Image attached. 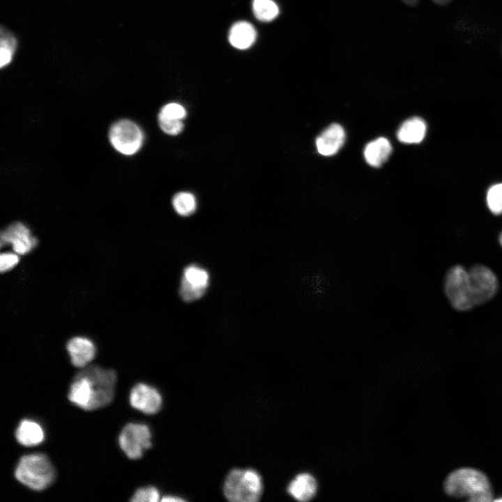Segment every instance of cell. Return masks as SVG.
I'll return each instance as SVG.
<instances>
[{"label": "cell", "mask_w": 502, "mask_h": 502, "mask_svg": "<svg viewBox=\"0 0 502 502\" xmlns=\"http://www.w3.org/2000/svg\"><path fill=\"white\" fill-rule=\"evenodd\" d=\"M116 382V374L114 370L87 365L74 377L68 400L86 411L104 407L114 398Z\"/></svg>", "instance_id": "1"}, {"label": "cell", "mask_w": 502, "mask_h": 502, "mask_svg": "<svg viewBox=\"0 0 502 502\" xmlns=\"http://www.w3.org/2000/svg\"><path fill=\"white\" fill-rule=\"evenodd\" d=\"M447 494L469 501L488 502L492 494L485 474L473 469H459L450 473L444 484Z\"/></svg>", "instance_id": "2"}, {"label": "cell", "mask_w": 502, "mask_h": 502, "mask_svg": "<svg viewBox=\"0 0 502 502\" xmlns=\"http://www.w3.org/2000/svg\"><path fill=\"white\" fill-rule=\"evenodd\" d=\"M15 476L22 485L41 491L55 480L56 472L49 458L42 453L22 456L15 468Z\"/></svg>", "instance_id": "3"}, {"label": "cell", "mask_w": 502, "mask_h": 502, "mask_svg": "<svg viewBox=\"0 0 502 502\" xmlns=\"http://www.w3.org/2000/svg\"><path fill=\"white\" fill-rule=\"evenodd\" d=\"M262 491L261 477L251 469L231 470L227 476L223 487L225 497L232 502L257 501Z\"/></svg>", "instance_id": "4"}, {"label": "cell", "mask_w": 502, "mask_h": 502, "mask_svg": "<svg viewBox=\"0 0 502 502\" xmlns=\"http://www.w3.org/2000/svg\"><path fill=\"white\" fill-rule=\"evenodd\" d=\"M108 139L113 149L126 156L136 154L142 147L144 135L133 121L121 119L113 123L108 132Z\"/></svg>", "instance_id": "5"}, {"label": "cell", "mask_w": 502, "mask_h": 502, "mask_svg": "<svg viewBox=\"0 0 502 502\" xmlns=\"http://www.w3.org/2000/svg\"><path fill=\"white\" fill-rule=\"evenodd\" d=\"M444 290L451 305L459 311L475 307L472 301L469 272L462 266L450 268L446 273Z\"/></svg>", "instance_id": "6"}, {"label": "cell", "mask_w": 502, "mask_h": 502, "mask_svg": "<svg viewBox=\"0 0 502 502\" xmlns=\"http://www.w3.org/2000/svg\"><path fill=\"white\" fill-rule=\"evenodd\" d=\"M119 444L128 458L139 459L144 452L151 446L150 429L144 424L128 423L119 434Z\"/></svg>", "instance_id": "7"}, {"label": "cell", "mask_w": 502, "mask_h": 502, "mask_svg": "<svg viewBox=\"0 0 502 502\" xmlns=\"http://www.w3.org/2000/svg\"><path fill=\"white\" fill-rule=\"evenodd\" d=\"M468 272L474 306L492 299L498 289V280L494 273L488 267L480 264L472 266Z\"/></svg>", "instance_id": "8"}, {"label": "cell", "mask_w": 502, "mask_h": 502, "mask_svg": "<svg viewBox=\"0 0 502 502\" xmlns=\"http://www.w3.org/2000/svg\"><path fill=\"white\" fill-rule=\"evenodd\" d=\"M1 245H11L14 252L24 255L31 251L38 240L31 235L28 227L21 222H15L3 229L0 236Z\"/></svg>", "instance_id": "9"}, {"label": "cell", "mask_w": 502, "mask_h": 502, "mask_svg": "<svg viewBox=\"0 0 502 502\" xmlns=\"http://www.w3.org/2000/svg\"><path fill=\"white\" fill-rule=\"evenodd\" d=\"M130 404L146 414H154L161 408L162 396L154 387L139 383L130 390Z\"/></svg>", "instance_id": "10"}, {"label": "cell", "mask_w": 502, "mask_h": 502, "mask_svg": "<svg viewBox=\"0 0 502 502\" xmlns=\"http://www.w3.org/2000/svg\"><path fill=\"white\" fill-rule=\"evenodd\" d=\"M72 364L79 368L86 367L96 354L93 342L84 337L71 338L66 346Z\"/></svg>", "instance_id": "11"}, {"label": "cell", "mask_w": 502, "mask_h": 502, "mask_svg": "<svg viewBox=\"0 0 502 502\" xmlns=\"http://www.w3.org/2000/svg\"><path fill=\"white\" fill-rule=\"evenodd\" d=\"M344 140L345 132L343 128L340 124L332 123L317 138V151L323 155H333L340 150Z\"/></svg>", "instance_id": "12"}, {"label": "cell", "mask_w": 502, "mask_h": 502, "mask_svg": "<svg viewBox=\"0 0 502 502\" xmlns=\"http://www.w3.org/2000/svg\"><path fill=\"white\" fill-rule=\"evenodd\" d=\"M317 484L313 476L308 473L298 475L289 485L287 492L299 501H308L316 494Z\"/></svg>", "instance_id": "13"}, {"label": "cell", "mask_w": 502, "mask_h": 502, "mask_svg": "<svg viewBox=\"0 0 502 502\" xmlns=\"http://www.w3.org/2000/svg\"><path fill=\"white\" fill-rule=\"evenodd\" d=\"M257 38V31L249 22L240 21L234 23L229 32L230 44L239 50H245L251 47Z\"/></svg>", "instance_id": "14"}, {"label": "cell", "mask_w": 502, "mask_h": 502, "mask_svg": "<svg viewBox=\"0 0 502 502\" xmlns=\"http://www.w3.org/2000/svg\"><path fill=\"white\" fill-rule=\"evenodd\" d=\"M15 438L21 445L30 447L41 443L44 440L45 434L38 423L24 419L16 429Z\"/></svg>", "instance_id": "15"}, {"label": "cell", "mask_w": 502, "mask_h": 502, "mask_svg": "<svg viewBox=\"0 0 502 502\" xmlns=\"http://www.w3.org/2000/svg\"><path fill=\"white\" fill-rule=\"evenodd\" d=\"M391 151L392 147L389 141L384 137H379L367 144L364 156L370 165L377 167L387 160Z\"/></svg>", "instance_id": "16"}, {"label": "cell", "mask_w": 502, "mask_h": 502, "mask_svg": "<svg viewBox=\"0 0 502 502\" xmlns=\"http://www.w3.org/2000/svg\"><path fill=\"white\" fill-rule=\"evenodd\" d=\"M426 128V124L422 119L411 118L400 126L397 131V138L403 143H420L425 137Z\"/></svg>", "instance_id": "17"}, {"label": "cell", "mask_w": 502, "mask_h": 502, "mask_svg": "<svg viewBox=\"0 0 502 502\" xmlns=\"http://www.w3.org/2000/svg\"><path fill=\"white\" fill-rule=\"evenodd\" d=\"M172 205L175 211L178 215L186 217L190 215L195 211L197 201L192 193L180 192L173 197Z\"/></svg>", "instance_id": "18"}, {"label": "cell", "mask_w": 502, "mask_h": 502, "mask_svg": "<svg viewBox=\"0 0 502 502\" xmlns=\"http://www.w3.org/2000/svg\"><path fill=\"white\" fill-rule=\"evenodd\" d=\"M255 17L261 22H270L279 14V8L273 0H252Z\"/></svg>", "instance_id": "19"}, {"label": "cell", "mask_w": 502, "mask_h": 502, "mask_svg": "<svg viewBox=\"0 0 502 502\" xmlns=\"http://www.w3.org/2000/svg\"><path fill=\"white\" fill-rule=\"evenodd\" d=\"M183 277L190 284L206 289L208 285L209 276L208 272L195 265L186 267Z\"/></svg>", "instance_id": "20"}, {"label": "cell", "mask_w": 502, "mask_h": 502, "mask_svg": "<svg viewBox=\"0 0 502 502\" xmlns=\"http://www.w3.org/2000/svg\"><path fill=\"white\" fill-rule=\"evenodd\" d=\"M1 67L7 66L12 60L13 54L16 50L17 40L16 38L10 33L3 31L1 33Z\"/></svg>", "instance_id": "21"}, {"label": "cell", "mask_w": 502, "mask_h": 502, "mask_svg": "<svg viewBox=\"0 0 502 502\" xmlns=\"http://www.w3.org/2000/svg\"><path fill=\"white\" fill-rule=\"evenodd\" d=\"M187 115L185 107L176 102L164 105L160 110L158 119L183 121Z\"/></svg>", "instance_id": "22"}, {"label": "cell", "mask_w": 502, "mask_h": 502, "mask_svg": "<svg viewBox=\"0 0 502 502\" xmlns=\"http://www.w3.org/2000/svg\"><path fill=\"white\" fill-rule=\"evenodd\" d=\"M487 203L493 213L496 215L502 213V183L495 184L489 189Z\"/></svg>", "instance_id": "23"}, {"label": "cell", "mask_w": 502, "mask_h": 502, "mask_svg": "<svg viewBox=\"0 0 502 502\" xmlns=\"http://www.w3.org/2000/svg\"><path fill=\"white\" fill-rule=\"evenodd\" d=\"M206 289L195 287L182 277L179 294L185 302H192L200 298L206 292Z\"/></svg>", "instance_id": "24"}, {"label": "cell", "mask_w": 502, "mask_h": 502, "mask_svg": "<svg viewBox=\"0 0 502 502\" xmlns=\"http://www.w3.org/2000/svg\"><path fill=\"white\" fill-rule=\"evenodd\" d=\"M159 491L154 487H146L138 489L130 501L132 502H157L160 500Z\"/></svg>", "instance_id": "25"}, {"label": "cell", "mask_w": 502, "mask_h": 502, "mask_svg": "<svg viewBox=\"0 0 502 502\" xmlns=\"http://www.w3.org/2000/svg\"><path fill=\"white\" fill-rule=\"evenodd\" d=\"M160 129L169 135L180 134L184 128L183 121L158 119Z\"/></svg>", "instance_id": "26"}, {"label": "cell", "mask_w": 502, "mask_h": 502, "mask_svg": "<svg viewBox=\"0 0 502 502\" xmlns=\"http://www.w3.org/2000/svg\"><path fill=\"white\" fill-rule=\"evenodd\" d=\"M19 260V254L15 252L2 253L0 256L1 272L3 273L10 270L17 264Z\"/></svg>", "instance_id": "27"}, {"label": "cell", "mask_w": 502, "mask_h": 502, "mask_svg": "<svg viewBox=\"0 0 502 502\" xmlns=\"http://www.w3.org/2000/svg\"><path fill=\"white\" fill-rule=\"evenodd\" d=\"M161 501L169 502V501H183L184 500L181 498H178V497L174 496H165L161 499Z\"/></svg>", "instance_id": "28"}, {"label": "cell", "mask_w": 502, "mask_h": 502, "mask_svg": "<svg viewBox=\"0 0 502 502\" xmlns=\"http://www.w3.org/2000/svg\"><path fill=\"white\" fill-rule=\"evenodd\" d=\"M404 1L406 4L411 6H414L417 5L419 2V0H402Z\"/></svg>", "instance_id": "29"}, {"label": "cell", "mask_w": 502, "mask_h": 502, "mask_svg": "<svg viewBox=\"0 0 502 502\" xmlns=\"http://www.w3.org/2000/svg\"><path fill=\"white\" fill-rule=\"evenodd\" d=\"M432 1L439 5H446L451 1V0H432Z\"/></svg>", "instance_id": "30"}, {"label": "cell", "mask_w": 502, "mask_h": 502, "mask_svg": "<svg viewBox=\"0 0 502 502\" xmlns=\"http://www.w3.org/2000/svg\"><path fill=\"white\" fill-rule=\"evenodd\" d=\"M499 241L500 245L502 246V233L499 236Z\"/></svg>", "instance_id": "31"}, {"label": "cell", "mask_w": 502, "mask_h": 502, "mask_svg": "<svg viewBox=\"0 0 502 502\" xmlns=\"http://www.w3.org/2000/svg\"><path fill=\"white\" fill-rule=\"evenodd\" d=\"M496 501H502V499H498V500H496Z\"/></svg>", "instance_id": "32"}]
</instances>
